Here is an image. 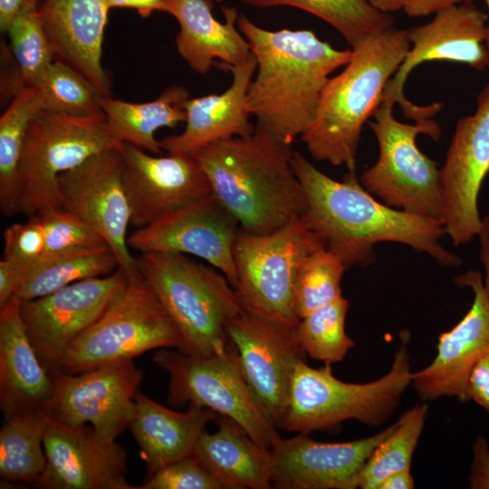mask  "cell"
<instances>
[{
    "instance_id": "cell-20",
    "label": "cell",
    "mask_w": 489,
    "mask_h": 489,
    "mask_svg": "<svg viewBox=\"0 0 489 489\" xmlns=\"http://www.w3.org/2000/svg\"><path fill=\"white\" fill-rule=\"evenodd\" d=\"M455 283L473 292V302L452 329L440 334L434 360L426 368L412 372L411 384L424 401L445 397L460 402L469 400V374L482 358L489 355V298L483 276L468 270Z\"/></svg>"
},
{
    "instance_id": "cell-2",
    "label": "cell",
    "mask_w": 489,
    "mask_h": 489,
    "mask_svg": "<svg viewBox=\"0 0 489 489\" xmlns=\"http://www.w3.org/2000/svg\"><path fill=\"white\" fill-rule=\"evenodd\" d=\"M237 27L256 60L247 108L256 127L292 145L312 126L322 91L351 50H338L311 30L264 29L245 15Z\"/></svg>"
},
{
    "instance_id": "cell-12",
    "label": "cell",
    "mask_w": 489,
    "mask_h": 489,
    "mask_svg": "<svg viewBox=\"0 0 489 489\" xmlns=\"http://www.w3.org/2000/svg\"><path fill=\"white\" fill-rule=\"evenodd\" d=\"M410 49L403 62L388 82L381 103L400 106L414 121L432 119L442 109L441 102L427 106L413 104L405 97L404 85L415 67L425 62L446 61L489 69L486 48L487 14L473 4L463 2L437 10L428 23L408 30Z\"/></svg>"
},
{
    "instance_id": "cell-50",
    "label": "cell",
    "mask_w": 489,
    "mask_h": 489,
    "mask_svg": "<svg viewBox=\"0 0 489 489\" xmlns=\"http://www.w3.org/2000/svg\"><path fill=\"white\" fill-rule=\"evenodd\" d=\"M142 17L150 15L154 11L166 12L164 0H136V8Z\"/></svg>"
},
{
    "instance_id": "cell-47",
    "label": "cell",
    "mask_w": 489,
    "mask_h": 489,
    "mask_svg": "<svg viewBox=\"0 0 489 489\" xmlns=\"http://www.w3.org/2000/svg\"><path fill=\"white\" fill-rule=\"evenodd\" d=\"M480 241V262L484 269L483 283L489 298V214L482 217V226L478 234Z\"/></svg>"
},
{
    "instance_id": "cell-45",
    "label": "cell",
    "mask_w": 489,
    "mask_h": 489,
    "mask_svg": "<svg viewBox=\"0 0 489 489\" xmlns=\"http://www.w3.org/2000/svg\"><path fill=\"white\" fill-rule=\"evenodd\" d=\"M42 0H0V29L5 34L12 21L23 11L38 8Z\"/></svg>"
},
{
    "instance_id": "cell-10",
    "label": "cell",
    "mask_w": 489,
    "mask_h": 489,
    "mask_svg": "<svg viewBox=\"0 0 489 489\" xmlns=\"http://www.w3.org/2000/svg\"><path fill=\"white\" fill-rule=\"evenodd\" d=\"M321 246L300 216L266 234L239 229L233 251L234 289L244 311L296 327V274L305 257Z\"/></svg>"
},
{
    "instance_id": "cell-22",
    "label": "cell",
    "mask_w": 489,
    "mask_h": 489,
    "mask_svg": "<svg viewBox=\"0 0 489 489\" xmlns=\"http://www.w3.org/2000/svg\"><path fill=\"white\" fill-rule=\"evenodd\" d=\"M396 422L359 440L324 443L309 433L281 437L270 449L272 486L281 489H355L358 476L376 447L393 431Z\"/></svg>"
},
{
    "instance_id": "cell-37",
    "label": "cell",
    "mask_w": 489,
    "mask_h": 489,
    "mask_svg": "<svg viewBox=\"0 0 489 489\" xmlns=\"http://www.w3.org/2000/svg\"><path fill=\"white\" fill-rule=\"evenodd\" d=\"M44 97V110L72 115L102 111L104 94L70 65L53 61L37 85Z\"/></svg>"
},
{
    "instance_id": "cell-27",
    "label": "cell",
    "mask_w": 489,
    "mask_h": 489,
    "mask_svg": "<svg viewBox=\"0 0 489 489\" xmlns=\"http://www.w3.org/2000/svg\"><path fill=\"white\" fill-rule=\"evenodd\" d=\"M53 386L26 332L20 302L13 298L0 309V407L5 419L42 408Z\"/></svg>"
},
{
    "instance_id": "cell-30",
    "label": "cell",
    "mask_w": 489,
    "mask_h": 489,
    "mask_svg": "<svg viewBox=\"0 0 489 489\" xmlns=\"http://www.w3.org/2000/svg\"><path fill=\"white\" fill-rule=\"evenodd\" d=\"M49 417L34 408L5 419L0 431V475L4 481L36 484L46 467L43 436Z\"/></svg>"
},
{
    "instance_id": "cell-36",
    "label": "cell",
    "mask_w": 489,
    "mask_h": 489,
    "mask_svg": "<svg viewBox=\"0 0 489 489\" xmlns=\"http://www.w3.org/2000/svg\"><path fill=\"white\" fill-rule=\"evenodd\" d=\"M346 269L343 262L324 246L305 257L293 289L294 309L300 320L342 296L340 284Z\"/></svg>"
},
{
    "instance_id": "cell-33",
    "label": "cell",
    "mask_w": 489,
    "mask_h": 489,
    "mask_svg": "<svg viewBox=\"0 0 489 489\" xmlns=\"http://www.w3.org/2000/svg\"><path fill=\"white\" fill-rule=\"evenodd\" d=\"M258 8L287 5L310 13L335 28L351 46L394 27V17L367 0H242Z\"/></svg>"
},
{
    "instance_id": "cell-4",
    "label": "cell",
    "mask_w": 489,
    "mask_h": 489,
    "mask_svg": "<svg viewBox=\"0 0 489 489\" xmlns=\"http://www.w3.org/2000/svg\"><path fill=\"white\" fill-rule=\"evenodd\" d=\"M409 49L408 31L395 26L351 49L344 70L327 82L313 123L301 136L315 160L354 171L363 125Z\"/></svg>"
},
{
    "instance_id": "cell-41",
    "label": "cell",
    "mask_w": 489,
    "mask_h": 489,
    "mask_svg": "<svg viewBox=\"0 0 489 489\" xmlns=\"http://www.w3.org/2000/svg\"><path fill=\"white\" fill-rule=\"evenodd\" d=\"M137 489H225V486L191 455L161 468Z\"/></svg>"
},
{
    "instance_id": "cell-40",
    "label": "cell",
    "mask_w": 489,
    "mask_h": 489,
    "mask_svg": "<svg viewBox=\"0 0 489 489\" xmlns=\"http://www.w3.org/2000/svg\"><path fill=\"white\" fill-rule=\"evenodd\" d=\"M4 259L26 270L44 260L45 235L37 215L26 222L16 223L4 232Z\"/></svg>"
},
{
    "instance_id": "cell-48",
    "label": "cell",
    "mask_w": 489,
    "mask_h": 489,
    "mask_svg": "<svg viewBox=\"0 0 489 489\" xmlns=\"http://www.w3.org/2000/svg\"><path fill=\"white\" fill-rule=\"evenodd\" d=\"M414 478L409 470L394 472L386 476L379 484L378 489H412Z\"/></svg>"
},
{
    "instance_id": "cell-11",
    "label": "cell",
    "mask_w": 489,
    "mask_h": 489,
    "mask_svg": "<svg viewBox=\"0 0 489 489\" xmlns=\"http://www.w3.org/2000/svg\"><path fill=\"white\" fill-rule=\"evenodd\" d=\"M153 361L168 374L169 405H195L225 416L267 449L280 438L279 427L250 389L231 341L225 350L203 356L158 349Z\"/></svg>"
},
{
    "instance_id": "cell-38",
    "label": "cell",
    "mask_w": 489,
    "mask_h": 489,
    "mask_svg": "<svg viewBox=\"0 0 489 489\" xmlns=\"http://www.w3.org/2000/svg\"><path fill=\"white\" fill-rule=\"evenodd\" d=\"M5 34L25 87L37 86L54 61L53 50L38 8L21 12Z\"/></svg>"
},
{
    "instance_id": "cell-17",
    "label": "cell",
    "mask_w": 489,
    "mask_h": 489,
    "mask_svg": "<svg viewBox=\"0 0 489 489\" xmlns=\"http://www.w3.org/2000/svg\"><path fill=\"white\" fill-rule=\"evenodd\" d=\"M225 331L250 389L281 428L292 375L296 364L306 360L295 327L243 311L227 321Z\"/></svg>"
},
{
    "instance_id": "cell-52",
    "label": "cell",
    "mask_w": 489,
    "mask_h": 489,
    "mask_svg": "<svg viewBox=\"0 0 489 489\" xmlns=\"http://www.w3.org/2000/svg\"><path fill=\"white\" fill-rule=\"evenodd\" d=\"M475 1V0H464V2L469 3V4H473ZM484 1L486 3L487 10H488V14H487V38H486L485 44H486V48H487L488 53H489V0H484Z\"/></svg>"
},
{
    "instance_id": "cell-42",
    "label": "cell",
    "mask_w": 489,
    "mask_h": 489,
    "mask_svg": "<svg viewBox=\"0 0 489 489\" xmlns=\"http://www.w3.org/2000/svg\"><path fill=\"white\" fill-rule=\"evenodd\" d=\"M473 459L470 465L469 487L489 489V445L482 435L473 444Z\"/></svg>"
},
{
    "instance_id": "cell-49",
    "label": "cell",
    "mask_w": 489,
    "mask_h": 489,
    "mask_svg": "<svg viewBox=\"0 0 489 489\" xmlns=\"http://www.w3.org/2000/svg\"><path fill=\"white\" fill-rule=\"evenodd\" d=\"M374 9L381 13L388 14L406 7L410 0H367Z\"/></svg>"
},
{
    "instance_id": "cell-32",
    "label": "cell",
    "mask_w": 489,
    "mask_h": 489,
    "mask_svg": "<svg viewBox=\"0 0 489 489\" xmlns=\"http://www.w3.org/2000/svg\"><path fill=\"white\" fill-rule=\"evenodd\" d=\"M117 269L118 261L108 245L56 255L24 270L13 298L36 299L81 280L109 275Z\"/></svg>"
},
{
    "instance_id": "cell-13",
    "label": "cell",
    "mask_w": 489,
    "mask_h": 489,
    "mask_svg": "<svg viewBox=\"0 0 489 489\" xmlns=\"http://www.w3.org/2000/svg\"><path fill=\"white\" fill-rule=\"evenodd\" d=\"M53 392L42 409L52 420L90 425L102 439L115 441L129 428L143 371L133 360L107 364L81 373L51 374Z\"/></svg>"
},
{
    "instance_id": "cell-43",
    "label": "cell",
    "mask_w": 489,
    "mask_h": 489,
    "mask_svg": "<svg viewBox=\"0 0 489 489\" xmlns=\"http://www.w3.org/2000/svg\"><path fill=\"white\" fill-rule=\"evenodd\" d=\"M467 395L489 414V355L472 369L467 379Z\"/></svg>"
},
{
    "instance_id": "cell-29",
    "label": "cell",
    "mask_w": 489,
    "mask_h": 489,
    "mask_svg": "<svg viewBox=\"0 0 489 489\" xmlns=\"http://www.w3.org/2000/svg\"><path fill=\"white\" fill-rule=\"evenodd\" d=\"M189 100L186 88L173 85L148 102H129L104 97L101 109L108 125L120 143H129L152 154L162 150L155 133L186 121L185 106Z\"/></svg>"
},
{
    "instance_id": "cell-35",
    "label": "cell",
    "mask_w": 489,
    "mask_h": 489,
    "mask_svg": "<svg viewBox=\"0 0 489 489\" xmlns=\"http://www.w3.org/2000/svg\"><path fill=\"white\" fill-rule=\"evenodd\" d=\"M349 301L343 296L302 318L295 327L306 355L331 365L341 361L355 345L345 331Z\"/></svg>"
},
{
    "instance_id": "cell-7",
    "label": "cell",
    "mask_w": 489,
    "mask_h": 489,
    "mask_svg": "<svg viewBox=\"0 0 489 489\" xmlns=\"http://www.w3.org/2000/svg\"><path fill=\"white\" fill-rule=\"evenodd\" d=\"M165 348L183 351L180 332L139 273L128 276L101 315L70 344L57 370L81 373Z\"/></svg>"
},
{
    "instance_id": "cell-15",
    "label": "cell",
    "mask_w": 489,
    "mask_h": 489,
    "mask_svg": "<svg viewBox=\"0 0 489 489\" xmlns=\"http://www.w3.org/2000/svg\"><path fill=\"white\" fill-rule=\"evenodd\" d=\"M489 172V79L475 112L460 119L440 168L442 225L455 246L478 236L482 217L478 197Z\"/></svg>"
},
{
    "instance_id": "cell-46",
    "label": "cell",
    "mask_w": 489,
    "mask_h": 489,
    "mask_svg": "<svg viewBox=\"0 0 489 489\" xmlns=\"http://www.w3.org/2000/svg\"><path fill=\"white\" fill-rule=\"evenodd\" d=\"M464 0H410L404 12L410 17L426 16L437 10L463 3Z\"/></svg>"
},
{
    "instance_id": "cell-51",
    "label": "cell",
    "mask_w": 489,
    "mask_h": 489,
    "mask_svg": "<svg viewBox=\"0 0 489 489\" xmlns=\"http://www.w3.org/2000/svg\"><path fill=\"white\" fill-rule=\"evenodd\" d=\"M108 7H128L136 8V0H106Z\"/></svg>"
},
{
    "instance_id": "cell-23",
    "label": "cell",
    "mask_w": 489,
    "mask_h": 489,
    "mask_svg": "<svg viewBox=\"0 0 489 489\" xmlns=\"http://www.w3.org/2000/svg\"><path fill=\"white\" fill-rule=\"evenodd\" d=\"M109 10L106 0H42L38 7L54 61L83 74L106 97L110 84L101 54Z\"/></svg>"
},
{
    "instance_id": "cell-18",
    "label": "cell",
    "mask_w": 489,
    "mask_h": 489,
    "mask_svg": "<svg viewBox=\"0 0 489 489\" xmlns=\"http://www.w3.org/2000/svg\"><path fill=\"white\" fill-rule=\"evenodd\" d=\"M236 217L213 195L168 213L128 236L129 248L142 253H179L204 259L235 284L234 244Z\"/></svg>"
},
{
    "instance_id": "cell-28",
    "label": "cell",
    "mask_w": 489,
    "mask_h": 489,
    "mask_svg": "<svg viewBox=\"0 0 489 489\" xmlns=\"http://www.w3.org/2000/svg\"><path fill=\"white\" fill-rule=\"evenodd\" d=\"M217 430L203 432L193 455L225 489H268L272 487L270 449L257 444L233 419L218 415Z\"/></svg>"
},
{
    "instance_id": "cell-26",
    "label": "cell",
    "mask_w": 489,
    "mask_h": 489,
    "mask_svg": "<svg viewBox=\"0 0 489 489\" xmlns=\"http://www.w3.org/2000/svg\"><path fill=\"white\" fill-rule=\"evenodd\" d=\"M217 416L209 408L195 405H189L186 412L174 411L138 390L129 428L145 462L146 478L193 455L198 437Z\"/></svg>"
},
{
    "instance_id": "cell-8",
    "label": "cell",
    "mask_w": 489,
    "mask_h": 489,
    "mask_svg": "<svg viewBox=\"0 0 489 489\" xmlns=\"http://www.w3.org/2000/svg\"><path fill=\"white\" fill-rule=\"evenodd\" d=\"M121 143L102 111L72 115L48 110L30 122L18 170V213L31 217L60 209L58 177Z\"/></svg>"
},
{
    "instance_id": "cell-16",
    "label": "cell",
    "mask_w": 489,
    "mask_h": 489,
    "mask_svg": "<svg viewBox=\"0 0 489 489\" xmlns=\"http://www.w3.org/2000/svg\"><path fill=\"white\" fill-rule=\"evenodd\" d=\"M128 276L114 273L81 280L47 295L20 302L30 341L50 373L58 369L70 344L101 315Z\"/></svg>"
},
{
    "instance_id": "cell-5",
    "label": "cell",
    "mask_w": 489,
    "mask_h": 489,
    "mask_svg": "<svg viewBox=\"0 0 489 489\" xmlns=\"http://www.w3.org/2000/svg\"><path fill=\"white\" fill-rule=\"evenodd\" d=\"M136 260L177 327L183 352L203 356L227 348L225 325L244 309L225 274L179 253H142Z\"/></svg>"
},
{
    "instance_id": "cell-39",
    "label": "cell",
    "mask_w": 489,
    "mask_h": 489,
    "mask_svg": "<svg viewBox=\"0 0 489 489\" xmlns=\"http://www.w3.org/2000/svg\"><path fill=\"white\" fill-rule=\"evenodd\" d=\"M45 235V259L56 255L107 245L101 236L75 216L53 209L37 214Z\"/></svg>"
},
{
    "instance_id": "cell-25",
    "label": "cell",
    "mask_w": 489,
    "mask_h": 489,
    "mask_svg": "<svg viewBox=\"0 0 489 489\" xmlns=\"http://www.w3.org/2000/svg\"><path fill=\"white\" fill-rule=\"evenodd\" d=\"M164 4L179 24L177 50L197 73L208 72L216 59L224 65H237L251 56L249 43L237 27L235 8L224 6L225 21L221 23L212 14L211 0H164Z\"/></svg>"
},
{
    "instance_id": "cell-19",
    "label": "cell",
    "mask_w": 489,
    "mask_h": 489,
    "mask_svg": "<svg viewBox=\"0 0 489 489\" xmlns=\"http://www.w3.org/2000/svg\"><path fill=\"white\" fill-rule=\"evenodd\" d=\"M120 149L130 225L136 228L212 194L206 173L190 154L157 156L129 143Z\"/></svg>"
},
{
    "instance_id": "cell-14",
    "label": "cell",
    "mask_w": 489,
    "mask_h": 489,
    "mask_svg": "<svg viewBox=\"0 0 489 489\" xmlns=\"http://www.w3.org/2000/svg\"><path fill=\"white\" fill-rule=\"evenodd\" d=\"M121 144L62 173L58 190L60 209L93 228L115 255L119 268L132 276L139 270L128 245L130 210L122 179Z\"/></svg>"
},
{
    "instance_id": "cell-44",
    "label": "cell",
    "mask_w": 489,
    "mask_h": 489,
    "mask_svg": "<svg viewBox=\"0 0 489 489\" xmlns=\"http://www.w3.org/2000/svg\"><path fill=\"white\" fill-rule=\"evenodd\" d=\"M23 268L8 260L0 261V309L15 295L23 275Z\"/></svg>"
},
{
    "instance_id": "cell-6",
    "label": "cell",
    "mask_w": 489,
    "mask_h": 489,
    "mask_svg": "<svg viewBox=\"0 0 489 489\" xmlns=\"http://www.w3.org/2000/svg\"><path fill=\"white\" fill-rule=\"evenodd\" d=\"M407 343L408 340H403L389 370L367 383L341 381L333 375L331 365L312 368L306 360L298 362L292 375L281 428L310 433L331 429L350 419L369 427L383 424L411 384Z\"/></svg>"
},
{
    "instance_id": "cell-9",
    "label": "cell",
    "mask_w": 489,
    "mask_h": 489,
    "mask_svg": "<svg viewBox=\"0 0 489 489\" xmlns=\"http://www.w3.org/2000/svg\"><path fill=\"white\" fill-rule=\"evenodd\" d=\"M393 106L380 103L367 123L379 144L377 162L360 176V185L388 206L442 223L443 198L437 163L417 148L420 134L437 140L439 124L432 119L414 124L398 121Z\"/></svg>"
},
{
    "instance_id": "cell-24",
    "label": "cell",
    "mask_w": 489,
    "mask_h": 489,
    "mask_svg": "<svg viewBox=\"0 0 489 489\" xmlns=\"http://www.w3.org/2000/svg\"><path fill=\"white\" fill-rule=\"evenodd\" d=\"M217 66L232 72L231 85L220 94L189 98L185 106L184 130L159 140L168 153L191 155L212 142L254 131L247 108L248 88L256 70L254 55L237 65Z\"/></svg>"
},
{
    "instance_id": "cell-31",
    "label": "cell",
    "mask_w": 489,
    "mask_h": 489,
    "mask_svg": "<svg viewBox=\"0 0 489 489\" xmlns=\"http://www.w3.org/2000/svg\"><path fill=\"white\" fill-rule=\"evenodd\" d=\"M44 110L39 86L21 91L0 118V209L12 217L18 213V170L24 141L31 120Z\"/></svg>"
},
{
    "instance_id": "cell-1",
    "label": "cell",
    "mask_w": 489,
    "mask_h": 489,
    "mask_svg": "<svg viewBox=\"0 0 489 489\" xmlns=\"http://www.w3.org/2000/svg\"><path fill=\"white\" fill-rule=\"evenodd\" d=\"M292 164L305 197L301 220L347 268L372 264L374 244L380 242L407 244L444 267L462 264L442 245L440 221L386 206L357 181L354 171L335 180L294 150Z\"/></svg>"
},
{
    "instance_id": "cell-3",
    "label": "cell",
    "mask_w": 489,
    "mask_h": 489,
    "mask_svg": "<svg viewBox=\"0 0 489 489\" xmlns=\"http://www.w3.org/2000/svg\"><path fill=\"white\" fill-rule=\"evenodd\" d=\"M194 156L212 194L253 234L273 232L305 208L291 145L255 127L253 133L212 142Z\"/></svg>"
},
{
    "instance_id": "cell-34",
    "label": "cell",
    "mask_w": 489,
    "mask_h": 489,
    "mask_svg": "<svg viewBox=\"0 0 489 489\" xmlns=\"http://www.w3.org/2000/svg\"><path fill=\"white\" fill-rule=\"evenodd\" d=\"M427 412V405L421 403L401 415L393 431L376 447L360 470L358 488L378 489L388 475L410 469Z\"/></svg>"
},
{
    "instance_id": "cell-21",
    "label": "cell",
    "mask_w": 489,
    "mask_h": 489,
    "mask_svg": "<svg viewBox=\"0 0 489 489\" xmlns=\"http://www.w3.org/2000/svg\"><path fill=\"white\" fill-rule=\"evenodd\" d=\"M46 467L36 484L45 489H137L127 480L126 449L101 438L92 427L49 418L43 436Z\"/></svg>"
}]
</instances>
